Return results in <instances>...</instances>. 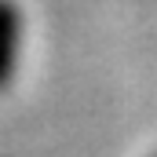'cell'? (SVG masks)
<instances>
[{
  "label": "cell",
  "instance_id": "cell-1",
  "mask_svg": "<svg viewBox=\"0 0 157 157\" xmlns=\"http://www.w3.org/2000/svg\"><path fill=\"white\" fill-rule=\"evenodd\" d=\"M22 40H26V15L15 0H0V91L11 88L15 70L22 62Z\"/></svg>",
  "mask_w": 157,
  "mask_h": 157
}]
</instances>
